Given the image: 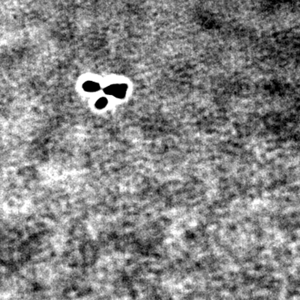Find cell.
I'll list each match as a JSON object with an SVG mask.
<instances>
[{
    "label": "cell",
    "mask_w": 300,
    "mask_h": 300,
    "mask_svg": "<svg viewBox=\"0 0 300 300\" xmlns=\"http://www.w3.org/2000/svg\"><path fill=\"white\" fill-rule=\"evenodd\" d=\"M127 89L128 86L126 84H113L107 87L104 89V92L118 98H123L125 96Z\"/></svg>",
    "instance_id": "1"
},
{
    "label": "cell",
    "mask_w": 300,
    "mask_h": 300,
    "mask_svg": "<svg viewBox=\"0 0 300 300\" xmlns=\"http://www.w3.org/2000/svg\"><path fill=\"white\" fill-rule=\"evenodd\" d=\"M83 88L87 92H96L100 88V86L98 83L88 81V82H85L83 83Z\"/></svg>",
    "instance_id": "2"
},
{
    "label": "cell",
    "mask_w": 300,
    "mask_h": 300,
    "mask_svg": "<svg viewBox=\"0 0 300 300\" xmlns=\"http://www.w3.org/2000/svg\"><path fill=\"white\" fill-rule=\"evenodd\" d=\"M107 104H108V100H107V98H99V99L96 102L95 106H96L97 108H103L104 107L106 106Z\"/></svg>",
    "instance_id": "3"
}]
</instances>
